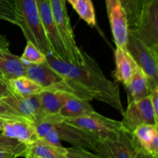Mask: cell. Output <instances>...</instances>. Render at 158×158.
Returning <instances> with one entry per match:
<instances>
[{"mask_svg": "<svg viewBox=\"0 0 158 158\" xmlns=\"http://www.w3.org/2000/svg\"><path fill=\"white\" fill-rule=\"evenodd\" d=\"M0 133L28 145L39 139L33 123L27 120H4Z\"/></svg>", "mask_w": 158, "mask_h": 158, "instance_id": "15", "label": "cell"}, {"mask_svg": "<svg viewBox=\"0 0 158 158\" xmlns=\"http://www.w3.org/2000/svg\"><path fill=\"white\" fill-rule=\"evenodd\" d=\"M108 18L117 47L126 49L129 26L126 12L119 0H105Z\"/></svg>", "mask_w": 158, "mask_h": 158, "instance_id": "11", "label": "cell"}, {"mask_svg": "<svg viewBox=\"0 0 158 158\" xmlns=\"http://www.w3.org/2000/svg\"><path fill=\"white\" fill-rule=\"evenodd\" d=\"M8 45H9V43L6 42V40H5L4 37H2L0 35V48L7 47Z\"/></svg>", "mask_w": 158, "mask_h": 158, "instance_id": "34", "label": "cell"}, {"mask_svg": "<svg viewBox=\"0 0 158 158\" xmlns=\"http://www.w3.org/2000/svg\"><path fill=\"white\" fill-rule=\"evenodd\" d=\"M43 89H55L63 90L64 78L47 61L40 64H29L26 70V75Z\"/></svg>", "mask_w": 158, "mask_h": 158, "instance_id": "12", "label": "cell"}, {"mask_svg": "<svg viewBox=\"0 0 158 158\" xmlns=\"http://www.w3.org/2000/svg\"><path fill=\"white\" fill-rule=\"evenodd\" d=\"M21 60L27 64H40L46 61V54L43 53L32 42L27 41Z\"/></svg>", "mask_w": 158, "mask_h": 158, "instance_id": "24", "label": "cell"}, {"mask_svg": "<svg viewBox=\"0 0 158 158\" xmlns=\"http://www.w3.org/2000/svg\"><path fill=\"white\" fill-rule=\"evenodd\" d=\"M64 120L85 131L97 140L116 138L123 129L121 121L108 118L97 111L88 115L64 119Z\"/></svg>", "mask_w": 158, "mask_h": 158, "instance_id": "4", "label": "cell"}, {"mask_svg": "<svg viewBox=\"0 0 158 158\" xmlns=\"http://www.w3.org/2000/svg\"><path fill=\"white\" fill-rule=\"evenodd\" d=\"M126 49L148 77L151 91L158 87V52L148 48L131 31Z\"/></svg>", "mask_w": 158, "mask_h": 158, "instance_id": "7", "label": "cell"}, {"mask_svg": "<svg viewBox=\"0 0 158 158\" xmlns=\"http://www.w3.org/2000/svg\"><path fill=\"white\" fill-rule=\"evenodd\" d=\"M99 158L93 151L80 146L66 148V158Z\"/></svg>", "mask_w": 158, "mask_h": 158, "instance_id": "29", "label": "cell"}, {"mask_svg": "<svg viewBox=\"0 0 158 158\" xmlns=\"http://www.w3.org/2000/svg\"><path fill=\"white\" fill-rule=\"evenodd\" d=\"M121 123L123 129L131 134L140 125H158V117L154 113L150 96L128 103Z\"/></svg>", "mask_w": 158, "mask_h": 158, "instance_id": "8", "label": "cell"}, {"mask_svg": "<svg viewBox=\"0 0 158 158\" xmlns=\"http://www.w3.org/2000/svg\"><path fill=\"white\" fill-rule=\"evenodd\" d=\"M132 135L145 157H158V125H140L133 131Z\"/></svg>", "mask_w": 158, "mask_h": 158, "instance_id": "14", "label": "cell"}, {"mask_svg": "<svg viewBox=\"0 0 158 158\" xmlns=\"http://www.w3.org/2000/svg\"><path fill=\"white\" fill-rule=\"evenodd\" d=\"M3 121H4V120H1V119H0V131H1V127H2V124Z\"/></svg>", "mask_w": 158, "mask_h": 158, "instance_id": "36", "label": "cell"}, {"mask_svg": "<svg viewBox=\"0 0 158 158\" xmlns=\"http://www.w3.org/2000/svg\"><path fill=\"white\" fill-rule=\"evenodd\" d=\"M8 84L12 93L25 97L40 94L43 89L38 83L26 76L10 79L8 80Z\"/></svg>", "mask_w": 158, "mask_h": 158, "instance_id": "22", "label": "cell"}, {"mask_svg": "<svg viewBox=\"0 0 158 158\" xmlns=\"http://www.w3.org/2000/svg\"><path fill=\"white\" fill-rule=\"evenodd\" d=\"M49 2L59 35L70 62L79 63L82 60V51L76 43L65 0H49Z\"/></svg>", "mask_w": 158, "mask_h": 158, "instance_id": "6", "label": "cell"}, {"mask_svg": "<svg viewBox=\"0 0 158 158\" xmlns=\"http://www.w3.org/2000/svg\"><path fill=\"white\" fill-rule=\"evenodd\" d=\"M0 75H2V73H1V72H0Z\"/></svg>", "mask_w": 158, "mask_h": 158, "instance_id": "37", "label": "cell"}, {"mask_svg": "<svg viewBox=\"0 0 158 158\" xmlns=\"http://www.w3.org/2000/svg\"><path fill=\"white\" fill-rule=\"evenodd\" d=\"M0 20L15 23L14 5L11 0H0Z\"/></svg>", "mask_w": 158, "mask_h": 158, "instance_id": "27", "label": "cell"}, {"mask_svg": "<svg viewBox=\"0 0 158 158\" xmlns=\"http://www.w3.org/2000/svg\"><path fill=\"white\" fill-rule=\"evenodd\" d=\"M68 2H69V3H70L71 5H72L73 6H74V5H75V3H76V2H77V0H67Z\"/></svg>", "mask_w": 158, "mask_h": 158, "instance_id": "35", "label": "cell"}, {"mask_svg": "<svg viewBox=\"0 0 158 158\" xmlns=\"http://www.w3.org/2000/svg\"><path fill=\"white\" fill-rule=\"evenodd\" d=\"M48 116L60 140H64L73 146L83 147L94 152V145L97 140L93 136L83 130L66 122L59 114Z\"/></svg>", "mask_w": 158, "mask_h": 158, "instance_id": "10", "label": "cell"}, {"mask_svg": "<svg viewBox=\"0 0 158 158\" xmlns=\"http://www.w3.org/2000/svg\"><path fill=\"white\" fill-rule=\"evenodd\" d=\"M91 106L90 100L71 95L59 112V115L64 119L73 118L88 115L95 112Z\"/></svg>", "mask_w": 158, "mask_h": 158, "instance_id": "21", "label": "cell"}, {"mask_svg": "<svg viewBox=\"0 0 158 158\" xmlns=\"http://www.w3.org/2000/svg\"><path fill=\"white\" fill-rule=\"evenodd\" d=\"M94 152L99 158H146L136 143L132 134L123 127L116 138L97 140Z\"/></svg>", "mask_w": 158, "mask_h": 158, "instance_id": "5", "label": "cell"}, {"mask_svg": "<svg viewBox=\"0 0 158 158\" xmlns=\"http://www.w3.org/2000/svg\"><path fill=\"white\" fill-rule=\"evenodd\" d=\"M12 157H16L15 154L13 153L9 152V151H1L0 150V158H12Z\"/></svg>", "mask_w": 158, "mask_h": 158, "instance_id": "33", "label": "cell"}, {"mask_svg": "<svg viewBox=\"0 0 158 158\" xmlns=\"http://www.w3.org/2000/svg\"><path fill=\"white\" fill-rule=\"evenodd\" d=\"M114 56L116 63L114 77L117 81L121 83L123 86H126L131 81L133 75L139 66L127 49L117 47Z\"/></svg>", "mask_w": 158, "mask_h": 158, "instance_id": "17", "label": "cell"}, {"mask_svg": "<svg viewBox=\"0 0 158 158\" xmlns=\"http://www.w3.org/2000/svg\"><path fill=\"white\" fill-rule=\"evenodd\" d=\"M38 94L25 97L12 92L2 100L10 105L24 118L34 123L43 117Z\"/></svg>", "mask_w": 158, "mask_h": 158, "instance_id": "13", "label": "cell"}, {"mask_svg": "<svg viewBox=\"0 0 158 158\" xmlns=\"http://www.w3.org/2000/svg\"><path fill=\"white\" fill-rule=\"evenodd\" d=\"M123 6L127 19L128 26H131L138 17L143 5V0H119Z\"/></svg>", "mask_w": 158, "mask_h": 158, "instance_id": "26", "label": "cell"}, {"mask_svg": "<svg viewBox=\"0 0 158 158\" xmlns=\"http://www.w3.org/2000/svg\"><path fill=\"white\" fill-rule=\"evenodd\" d=\"M15 23L21 29L27 41H30L43 53L52 52L42 26L35 0H12Z\"/></svg>", "mask_w": 158, "mask_h": 158, "instance_id": "2", "label": "cell"}, {"mask_svg": "<svg viewBox=\"0 0 158 158\" xmlns=\"http://www.w3.org/2000/svg\"><path fill=\"white\" fill-rule=\"evenodd\" d=\"M38 95L40 110L43 117L59 114L62 106L73 94L55 89H43Z\"/></svg>", "mask_w": 158, "mask_h": 158, "instance_id": "16", "label": "cell"}, {"mask_svg": "<svg viewBox=\"0 0 158 158\" xmlns=\"http://www.w3.org/2000/svg\"><path fill=\"white\" fill-rule=\"evenodd\" d=\"M46 38L52 49V54L61 60L70 62L65 46L60 39L54 21L49 0H35Z\"/></svg>", "mask_w": 158, "mask_h": 158, "instance_id": "9", "label": "cell"}, {"mask_svg": "<svg viewBox=\"0 0 158 158\" xmlns=\"http://www.w3.org/2000/svg\"><path fill=\"white\" fill-rule=\"evenodd\" d=\"M28 65L7 47L0 48V72L7 80L26 75Z\"/></svg>", "mask_w": 158, "mask_h": 158, "instance_id": "18", "label": "cell"}, {"mask_svg": "<svg viewBox=\"0 0 158 158\" xmlns=\"http://www.w3.org/2000/svg\"><path fill=\"white\" fill-rule=\"evenodd\" d=\"M129 31L148 48L158 52V0H143L138 17Z\"/></svg>", "mask_w": 158, "mask_h": 158, "instance_id": "3", "label": "cell"}, {"mask_svg": "<svg viewBox=\"0 0 158 158\" xmlns=\"http://www.w3.org/2000/svg\"><path fill=\"white\" fill-rule=\"evenodd\" d=\"M11 93L12 90L8 84V80L2 75H0V100L9 96Z\"/></svg>", "mask_w": 158, "mask_h": 158, "instance_id": "31", "label": "cell"}, {"mask_svg": "<svg viewBox=\"0 0 158 158\" xmlns=\"http://www.w3.org/2000/svg\"><path fill=\"white\" fill-rule=\"evenodd\" d=\"M150 98H151L152 106L154 108V113L158 117V87L154 88L150 93Z\"/></svg>", "mask_w": 158, "mask_h": 158, "instance_id": "32", "label": "cell"}, {"mask_svg": "<svg viewBox=\"0 0 158 158\" xmlns=\"http://www.w3.org/2000/svg\"><path fill=\"white\" fill-rule=\"evenodd\" d=\"M23 157L27 158H66V148L56 147L42 138L26 145Z\"/></svg>", "mask_w": 158, "mask_h": 158, "instance_id": "19", "label": "cell"}, {"mask_svg": "<svg viewBox=\"0 0 158 158\" xmlns=\"http://www.w3.org/2000/svg\"><path fill=\"white\" fill-rule=\"evenodd\" d=\"M26 145L16 139L7 137L0 133V150L13 153L17 157H23Z\"/></svg>", "mask_w": 158, "mask_h": 158, "instance_id": "25", "label": "cell"}, {"mask_svg": "<svg viewBox=\"0 0 158 158\" xmlns=\"http://www.w3.org/2000/svg\"><path fill=\"white\" fill-rule=\"evenodd\" d=\"M52 126H53V125H52ZM42 139L45 140L46 141H47L48 143H50V144L53 145V146L63 147L61 143V140H60V137H59L58 134H57L56 131L54 127H52V129L46 134V135L45 136V137H43Z\"/></svg>", "mask_w": 158, "mask_h": 158, "instance_id": "30", "label": "cell"}, {"mask_svg": "<svg viewBox=\"0 0 158 158\" xmlns=\"http://www.w3.org/2000/svg\"><path fill=\"white\" fill-rule=\"evenodd\" d=\"M73 7L77 11L80 18L89 26H96V14L92 0H77Z\"/></svg>", "mask_w": 158, "mask_h": 158, "instance_id": "23", "label": "cell"}, {"mask_svg": "<svg viewBox=\"0 0 158 158\" xmlns=\"http://www.w3.org/2000/svg\"><path fill=\"white\" fill-rule=\"evenodd\" d=\"M0 119L2 120H26L2 100H0Z\"/></svg>", "mask_w": 158, "mask_h": 158, "instance_id": "28", "label": "cell"}, {"mask_svg": "<svg viewBox=\"0 0 158 158\" xmlns=\"http://www.w3.org/2000/svg\"><path fill=\"white\" fill-rule=\"evenodd\" d=\"M82 51V60L72 63L61 60L52 52L46 54V60L63 77L66 92L80 98L99 100L112 106L123 115L124 113L120 87L103 73L94 58Z\"/></svg>", "mask_w": 158, "mask_h": 158, "instance_id": "1", "label": "cell"}, {"mask_svg": "<svg viewBox=\"0 0 158 158\" xmlns=\"http://www.w3.org/2000/svg\"><path fill=\"white\" fill-rule=\"evenodd\" d=\"M128 97V103L148 97L151 93L148 79L145 73L138 67L131 81L124 86Z\"/></svg>", "mask_w": 158, "mask_h": 158, "instance_id": "20", "label": "cell"}]
</instances>
